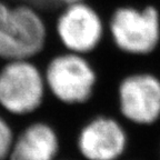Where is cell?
I'll list each match as a JSON object with an SVG mask.
<instances>
[{
    "mask_svg": "<svg viewBox=\"0 0 160 160\" xmlns=\"http://www.w3.org/2000/svg\"><path fill=\"white\" fill-rule=\"evenodd\" d=\"M106 28L116 47L128 55H150L160 41V16L152 6L118 8Z\"/></svg>",
    "mask_w": 160,
    "mask_h": 160,
    "instance_id": "cell-4",
    "label": "cell"
},
{
    "mask_svg": "<svg viewBox=\"0 0 160 160\" xmlns=\"http://www.w3.org/2000/svg\"><path fill=\"white\" fill-rule=\"evenodd\" d=\"M129 145L127 130L116 118L97 115L80 128L76 140L86 160H119Z\"/></svg>",
    "mask_w": 160,
    "mask_h": 160,
    "instance_id": "cell-7",
    "label": "cell"
},
{
    "mask_svg": "<svg viewBox=\"0 0 160 160\" xmlns=\"http://www.w3.org/2000/svg\"><path fill=\"white\" fill-rule=\"evenodd\" d=\"M159 155H160V151H159Z\"/></svg>",
    "mask_w": 160,
    "mask_h": 160,
    "instance_id": "cell-11",
    "label": "cell"
},
{
    "mask_svg": "<svg viewBox=\"0 0 160 160\" xmlns=\"http://www.w3.org/2000/svg\"><path fill=\"white\" fill-rule=\"evenodd\" d=\"M60 150L58 132L51 125L37 121L13 140L9 160H57Z\"/></svg>",
    "mask_w": 160,
    "mask_h": 160,
    "instance_id": "cell-8",
    "label": "cell"
},
{
    "mask_svg": "<svg viewBox=\"0 0 160 160\" xmlns=\"http://www.w3.org/2000/svg\"><path fill=\"white\" fill-rule=\"evenodd\" d=\"M42 71L47 92L62 105H85L95 96L98 73L86 56L62 51L53 56Z\"/></svg>",
    "mask_w": 160,
    "mask_h": 160,
    "instance_id": "cell-2",
    "label": "cell"
},
{
    "mask_svg": "<svg viewBox=\"0 0 160 160\" xmlns=\"http://www.w3.org/2000/svg\"><path fill=\"white\" fill-rule=\"evenodd\" d=\"M47 95L42 69L33 60L6 61L0 67V106L17 116L37 111Z\"/></svg>",
    "mask_w": 160,
    "mask_h": 160,
    "instance_id": "cell-3",
    "label": "cell"
},
{
    "mask_svg": "<svg viewBox=\"0 0 160 160\" xmlns=\"http://www.w3.org/2000/svg\"><path fill=\"white\" fill-rule=\"evenodd\" d=\"M120 115L137 126H152L160 120V77L151 71H133L116 88Z\"/></svg>",
    "mask_w": 160,
    "mask_h": 160,
    "instance_id": "cell-5",
    "label": "cell"
},
{
    "mask_svg": "<svg viewBox=\"0 0 160 160\" xmlns=\"http://www.w3.org/2000/svg\"><path fill=\"white\" fill-rule=\"evenodd\" d=\"M55 32L66 51L87 56L101 42L106 23L91 6L77 1L60 11L55 22Z\"/></svg>",
    "mask_w": 160,
    "mask_h": 160,
    "instance_id": "cell-6",
    "label": "cell"
},
{
    "mask_svg": "<svg viewBox=\"0 0 160 160\" xmlns=\"http://www.w3.org/2000/svg\"><path fill=\"white\" fill-rule=\"evenodd\" d=\"M13 140L15 138L10 126L0 117V160H5L9 157Z\"/></svg>",
    "mask_w": 160,
    "mask_h": 160,
    "instance_id": "cell-10",
    "label": "cell"
},
{
    "mask_svg": "<svg viewBox=\"0 0 160 160\" xmlns=\"http://www.w3.org/2000/svg\"><path fill=\"white\" fill-rule=\"evenodd\" d=\"M10 5H25L31 7L42 16L48 30L55 29V22L60 11L70 3L83 0H3Z\"/></svg>",
    "mask_w": 160,
    "mask_h": 160,
    "instance_id": "cell-9",
    "label": "cell"
},
{
    "mask_svg": "<svg viewBox=\"0 0 160 160\" xmlns=\"http://www.w3.org/2000/svg\"><path fill=\"white\" fill-rule=\"evenodd\" d=\"M48 27L38 11L0 0V60H33L45 49Z\"/></svg>",
    "mask_w": 160,
    "mask_h": 160,
    "instance_id": "cell-1",
    "label": "cell"
}]
</instances>
